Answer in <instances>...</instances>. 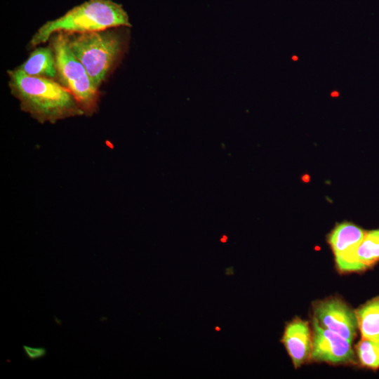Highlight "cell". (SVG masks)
<instances>
[{
	"instance_id": "5",
	"label": "cell",
	"mask_w": 379,
	"mask_h": 379,
	"mask_svg": "<svg viewBox=\"0 0 379 379\" xmlns=\"http://www.w3.org/2000/svg\"><path fill=\"white\" fill-rule=\"evenodd\" d=\"M314 321L352 342L356 335V314L338 299L319 302L314 307Z\"/></svg>"
},
{
	"instance_id": "7",
	"label": "cell",
	"mask_w": 379,
	"mask_h": 379,
	"mask_svg": "<svg viewBox=\"0 0 379 379\" xmlns=\"http://www.w3.org/2000/svg\"><path fill=\"white\" fill-rule=\"evenodd\" d=\"M378 260L379 229L366 231L356 247L335 257L337 267L343 272L366 270Z\"/></svg>"
},
{
	"instance_id": "1",
	"label": "cell",
	"mask_w": 379,
	"mask_h": 379,
	"mask_svg": "<svg viewBox=\"0 0 379 379\" xmlns=\"http://www.w3.org/2000/svg\"><path fill=\"white\" fill-rule=\"evenodd\" d=\"M11 94L20 109L39 123H55L84 115L73 94L58 81L26 74L18 68L7 71Z\"/></svg>"
},
{
	"instance_id": "8",
	"label": "cell",
	"mask_w": 379,
	"mask_h": 379,
	"mask_svg": "<svg viewBox=\"0 0 379 379\" xmlns=\"http://www.w3.org/2000/svg\"><path fill=\"white\" fill-rule=\"evenodd\" d=\"M281 342L292 359L295 368L311 355L312 337L307 321L295 319L285 329Z\"/></svg>"
},
{
	"instance_id": "9",
	"label": "cell",
	"mask_w": 379,
	"mask_h": 379,
	"mask_svg": "<svg viewBox=\"0 0 379 379\" xmlns=\"http://www.w3.org/2000/svg\"><path fill=\"white\" fill-rule=\"evenodd\" d=\"M18 68L32 77L53 79L57 78L55 55L51 46L34 49L27 59Z\"/></svg>"
},
{
	"instance_id": "10",
	"label": "cell",
	"mask_w": 379,
	"mask_h": 379,
	"mask_svg": "<svg viewBox=\"0 0 379 379\" xmlns=\"http://www.w3.org/2000/svg\"><path fill=\"white\" fill-rule=\"evenodd\" d=\"M366 231L350 222L338 224L329 235L328 242L335 257L356 247Z\"/></svg>"
},
{
	"instance_id": "13",
	"label": "cell",
	"mask_w": 379,
	"mask_h": 379,
	"mask_svg": "<svg viewBox=\"0 0 379 379\" xmlns=\"http://www.w3.org/2000/svg\"><path fill=\"white\" fill-rule=\"evenodd\" d=\"M22 350L26 358L32 361L38 360L44 357L47 352L46 349L43 347L23 345Z\"/></svg>"
},
{
	"instance_id": "11",
	"label": "cell",
	"mask_w": 379,
	"mask_h": 379,
	"mask_svg": "<svg viewBox=\"0 0 379 379\" xmlns=\"http://www.w3.org/2000/svg\"><path fill=\"white\" fill-rule=\"evenodd\" d=\"M355 314L362 338H379V297L366 303Z\"/></svg>"
},
{
	"instance_id": "4",
	"label": "cell",
	"mask_w": 379,
	"mask_h": 379,
	"mask_svg": "<svg viewBox=\"0 0 379 379\" xmlns=\"http://www.w3.org/2000/svg\"><path fill=\"white\" fill-rule=\"evenodd\" d=\"M50 40L55 55L57 81L73 94L84 115H93L98 109V88L70 49L65 33H56Z\"/></svg>"
},
{
	"instance_id": "15",
	"label": "cell",
	"mask_w": 379,
	"mask_h": 379,
	"mask_svg": "<svg viewBox=\"0 0 379 379\" xmlns=\"http://www.w3.org/2000/svg\"><path fill=\"white\" fill-rule=\"evenodd\" d=\"M293 59L294 60H296L298 59V58H297L296 56H293Z\"/></svg>"
},
{
	"instance_id": "3",
	"label": "cell",
	"mask_w": 379,
	"mask_h": 379,
	"mask_svg": "<svg viewBox=\"0 0 379 379\" xmlns=\"http://www.w3.org/2000/svg\"><path fill=\"white\" fill-rule=\"evenodd\" d=\"M65 34L70 49L99 88L126 51V33L111 28L87 33Z\"/></svg>"
},
{
	"instance_id": "2",
	"label": "cell",
	"mask_w": 379,
	"mask_h": 379,
	"mask_svg": "<svg viewBox=\"0 0 379 379\" xmlns=\"http://www.w3.org/2000/svg\"><path fill=\"white\" fill-rule=\"evenodd\" d=\"M131 26L121 4L112 0H88L42 25L32 36L29 46L34 48L45 43L58 32L87 33Z\"/></svg>"
},
{
	"instance_id": "14",
	"label": "cell",
	"mask_w": 379,
	"mask_h": 379,
	"mask_svg": "<svg viewBox=\"0 0 379 379\" xmlns=\"http://www.w3.org/2000/svg\"><path fill=\"white\" fill-rule=\"evenodd\" d=\"M338 95V92H333L331 95L332 96H337Z\"/></svg>"
},
{
	"instance_id": "6",
	"label": "cell",
	"mask_w": 379,
	"mask_h": 379,
	"mask_svg": "<svg viewBox=\"0 0 379 379\" xmlns=\"http://www.w3.org/2000/svg\"><path fill=\"white\" fill-rule=\"evenodd\" d=\"M352 342L313 321L311 358L328 363H346L352 360Z\"/></svg>"
},
{
	"instance_id": "12",
	"label": "cell",
	"mask_w": 379,
	"mask_h": 379,
	"mask_svg": "<svg viewBox=\"0 0 379 379\" xmlns=\"http://www.w3.org/2000/svg\"><path fill=\"white\" fill-rule=\"evenodd\" d=\"M356 350L361 365L371 369L379 368V338H362Z\"/></svg>"
}]
</instances>
